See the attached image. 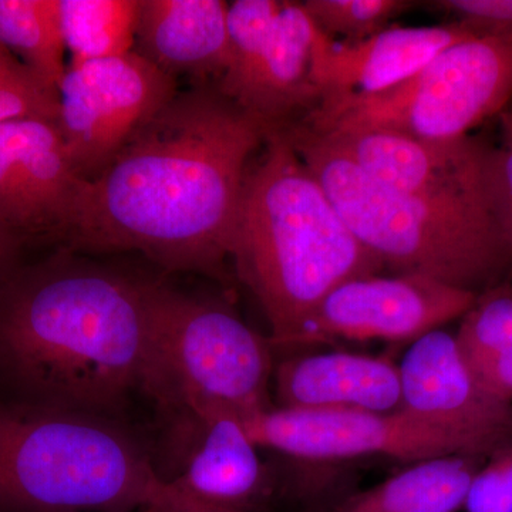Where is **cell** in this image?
Returning a JSON list of instances; mask_svg holds the SVG:
<instances>
[{"label":"cell","mask_w":512,"mask_h":512,"mask_svg":"<svg viewBox=\"0 0 512 512\" xmlns=\"http://www.w3.org/2000/svg\"><path fill=\"white\" fill-rule=\"evenodd\" d=\"M470 369L488 392L504 402L512 403V350Z\"/></svg>","instance_id":"83f0119b"},{"label":"cell","mask_w":512,"mask_h":512,"mask_svg":"<svg viewBox=\"0 0 512 512\" xmlns=\"http://www.w3.org/2000/svg\"><path fill=\"white\" fill-rule=\"evenodd\" d=\"M454 338L470 367L511 352L512 288L500 284L480 293Z\"/></svg>","instance_id":"7402d4cb"},{"label":"cell","mask_w":512,"mask_h":512,"mask_svg":"<svg viewBox=\"0 0 512 512\" xmlns=\"http://www.w3.org/2000/svg\"><path fill=\"white\" fill-rule=\"evenodd\" d=\"M501 146H488L484 178L495 224L512 252V106L500 114Z\"/></svg>","instance_id":"d4e9b609"},{"label":"cell","mask_w":512,"mask_h":512,"mask_svg":"<svg viewBox=\"0 0 512 512\" xmlns=\"http://www.w3.org/2000/svg\"><path fill=\"white\" fill-rule=\"evenodd\" d=\"M464 500L466 512H512V444L487 458Z\"/></svg>","instance_id":"484cf974"},{"label":"cell","mask_w":512,"mask_h":512,"mask_svg":"<svg viewBox=\"0 0 512 512\" xmlns=\"http://www.w3.org/2000/svg\"><path fill=\"white\" fill-rule=\"evenodd\" d=\"M59 8L70 63L133 52L140 0H59Z\"/></svg>","instance_id":"44dd1931"},{"label":"cell","mask_w":512,"mask_h":512,"mask_svg":"<svg viewBox=\"0 0 512 512\" xmlns=\"http://www.w3.org/2000/svg\"><path fill=\"white\" fill-rule=\"evenodd\" d=\"M157 429L161 473L192 503L210 512H261L271 501L274 477L237 416H188Z\"/></svg>","instance_id":"8fae6325"},{"label":"cell","mask_w":512,"mask_h":512,"mask_svg":"<svg viewBox=\"0 0 512 512\" xmlns=\"http://www.w3.org/2000/svg\"><path fill=\"white\" fill-rule=\"evenodd\" d=\"M318 134L394 190L437 204L491 212L484 178L488 146L476 138L424 140L366 128Z\"/></svg>","instance_id":"9a60e30c"},{"label":"cell","mask_w":512,"mask_h":512,"mask_svg":"<svg viewBox=\"0 0 512 512\" xmlns=\"http://www.w3.org/2000/svg\"><path fill=\"white\" fill-rule=\"evenodd\" d=\"M158 275L146 400L156 423L272 409L274 348L228 302L185 291Z\"/></svg>","instance_id":"8992f818"},{"label":"cell","mask_w":512,"mask_h":512,"mask_svg":"<svg viewBox=\"0 0 512 512\" xmlns=\"http://www.w3.org/2000/svg\"><path fill=\"white\" fill-rule=\"evenodd\" d=\"M137 512H164V511L153 510V508H148V510H141V511H137Z\"/></svg>","instance_id":"f546056e"},{"label":"cell","mask_w":512,"mask_h":512,"mask_svg":"<svg viewBox=\"0 0 512 512\" xmlns=\"http://www.w3.org/2000/svg\"><path fill=\"white\" fill-rule=\"evenodd\" d=\"M210 512L158 464L133 421L0 399V512Z\"/></svg>","instance_id":"277c9868"},{"label":"cell","mask_w":512,"mask_h":512,"mask_svg":"<svg viewBox=\"0 0 512 512\" xmlns=\"http://www.w3.org/2000/svg\"><path fill=\"white\" fill-rule=\"evenodd\" d=\"M399 370L400 410L444 431L470 456L488 458L512 444V403L478 382L451 333L437 329L414 340Z\"/></svg>","instance_id":"4fadbf2b"},{"label":"cell","mask_w":512,"mask_h":512,"mask_svg":"<svg viewBox=\"0 0 512 512\" xmlns=\"http://www.w3.org/2000/svg\"><path fill=\"white\" fill-rule=\"evenodd\" d=\"M157 278L63 248L13 269L0 282V399L138 423Z\"/></svg>","instance_id":"7a4b0ae2"},{"label":"cell","mask_w":512,"mask_h":512,"mask_svg":"<svg viewBox=\"0 0 512 512\" xmlns=\"http://www.w3.org/2000/svg\"><path fill=\"white\" fill-rule=\"evenodd\" d=\"M84 183L56 120L0 124V228L26 247H59Z\"/></svg>","instance_id":"5bb4252c"},{"label":"cell","mask_w":512,"mask_h":512,"mask_svg":"<svg viewBox=\"0 0 512 512\" xmlns=\"http://www.w3.org/2000/svg\"><path fill=\"white\" fill-rule=\"evenodd\" d=\"M178 90V80L134 50L70 63L59 87V127L80 177H99Z\"/></svg>","instance_id":"9c48e42d"},{"label":"cell","mask_w":512,"mask_h":512,"mask_svg":"<svg viewBox=\"0 0 512 512\" xmlns=\"http://www.w3.org/2000/svg\"><path fill=\"white\" fill-rule=\"evenodd\" d=\"M471 36L473 33L463 26L450 22L439 26H389L362 42H333L323 60L322 101L392 89L420 72L444 49Z\"/></svg>","instance_id":"ac0fdd59"},{"label":"cell","mask_w":512,"mask_h":512,"mask_svg":"<svg viewBox=\"0 0 512 512\" xmlns=\"http://www.w3.org/2000/svg\"><path fill=\"white\" fill-rule=\"evenodd\" d=\"M282 409L392 413L402 407L399 366L386 357L329 352L286 357L274 370Z\"/></svg>","instance_id":"2e32d148"},{"label":"cell","mask_w":512,"mask_h":512,"mask_svg":"<svg viewBox=\"0 0 512 512\" xmlns=\"http://www.w3.org/2000/svg\"><path fill=\"white\" fill-rule=\"evenodd\" d=\"M282 128L350 231L383 266L477 295L500 285L512 252L490 211L394 190L301 121Z\"/></svg>","instance_id":"5b68a950"},{"label":"cell","mask_w":512,"mask_h":512,"mask_svg":"<svg viewBox=\"0 0 512 512\" xmlns=\"http://www.w3.org/2000/svg\"><path fill=\"white\" fill-rule=\"evenodd\" d=\"M0 45L59 93L69 66L59 0H0Z\"/></svg>","instance_id":"ffe728a7"},{"label":"cell","mask_w":512,"mask_h":512,"mask_svg":"<svg viewBox=\"0 0 512 512\" xmlns=\"http://www.w3.org/2000/svg\"><path fill=\"white\" fill-rule=\"evenodd\" d=\"M26 249L25 242L0 228V282L26 261Z\"/></svg>","instance_id":"f1b7e54d"},{"label":"cell","mask_w":512,"mask_h":512,"mask_svg":"<svg viewBox=\"0 0 512 512\" xmlns=\"http://www.w3.org/2000/svg\"><path fill=\"white\" fill-rule=\"evenodd\" d=\"M431 5L446 10L474 36L512 33V0H440Z\"/></svg>","instance_id":"4316f807"},{"label":"cell","mask_w":512,"mask_h":512,"mask_svg":"<svg viewBox=\"0 0 512 512\" xmlns=\"http://www.w3.org/2000/svg\"><path fill=\"white\" fill-rule=\"evenodd\" d=\"M484 460L451 454L416 461L383 483L343 498L329 512H458Z\"/></svg>","instance_id":"d6986e66"},{"label":"cell","mask_w":512,"mask_h":512,"mask_svg":"<svg viewBox=\"0 0 512 512\" xmlns=\"http://www.w3.org/2000/svg\"><path fill=\"white\" fill-rule=\"evenodd\" d=\"M232 262L264 309L272 348H295L303 326L333 289L383 268L340 217L282 126L249 164Z\"/></svg>","instance_id":"3957f363"},{"label":"cell","mask_w":512,"mask_h":512,"mask_svg":"<svg viewBox=\"0 0 512 512\" xmlns=\"http://www.w3.org/2000/svg\"><path fill=\"white\" fill-rule=\"evenodd\" d=\"M409 0H305L302 2L315 25L326 36L345 37V43L362 42L389 28L397 16L412 9Z\"/></svg>","instance_id":"603a6c76"},{"label":"cell","mask_w":512,"mask_h":512,"mask_svg":"<svg viewBox=\"0 0 512 512\" xmlns=\"http://www.w3.org/2000/svg\"><path fill=\"white\" fill-rule=\"evenodd\" d=\"M239 420L261 450L295 460L386 456L416 463L427 458L467 454L456 439L403 410L370 413L275 406Z\"/></svg>","instance_id":"30bf717a"},{"label":"cell","mask_w":512,"mask_h":512,"mask_svg":"<svg viewBox=\"0 0 512 512\" xmlns=\"http://www.w3.org/2000/svg\"><path fill=\"white\" fill-rule=\"evenodd\" d=\"M477 296L420 275L350 279L320 302L296 346L335 339L413 343L451 320L463 318Z\"/></svg>","instance_id":"7c38bea8"},{"label":"cell","mask_w":512,"mask_h":512,"mask_svg":"<svg viewBox=\"0 0 512 512\" xmlns=\"http://www.w3.org/2000/svg\"><path fill=\"white\" fill-rule=\"evenodd\" d=\"M229 60L215 84L228 99L269 126L308 116L323 99L322 67L333 40L302 2L229 3Z\"/></svg>","instance_id":"ba28073f"},{"label":"cell","mask_w":512,"mask_h":512,"mask_svg":"<svg viewBox=\"0 0 512 512\" xmlns=\"http://www.w3.org/2000/svg\"><path fill=\"white\" fill-rule=\"evenodd\" d=\"M269 124L215 84H194L86 181L59 248L138 252L165 275L227 278L242 190Z\"/></svg>","instance_id":"6da1fadb"},{"label":"cell","mask_w":512,"mask_h":512,"mask_svg":"<svg viewBox=\"0 0 512 512\" xmlns=\"http://www.w3.org/2000/svg\"><path fill=\"white\" fill-rule=\"evenodd\" d=\"M512 100V33L471 36L384 92L323 100L305 120L316 133L393 131L424 140L468 136Z\"/></svg>","instance_id":"52a82bcc"},{"label":"cell","mask_w":512,"mask_h":512,"mask_svg":"<svg viewBox=\"0 0 512 512\" xmlns=\"http://www.w3.org/2000/svg\"><path fill=\"white\" fill-rule=\"evenodd\" d=\"M28 117L59 123V93L0 45V124Z\"/></svg>","instance_id":"cb8c5ba5"},{"label":"cell","mask_w":512,"mask_h":512,"mask_svg":"<svg viewBox=\"0 0 512 512\" xmlns=\"http://www.w3.org/2000/svg\"><path fill=\"white\" fill-rule=\"evenodd\" d=\"M229 3L140 0L134 52L168 76L217 84L229 60Z\"/></svg>","instance_id":"e0dca14e"}]
</instances>
